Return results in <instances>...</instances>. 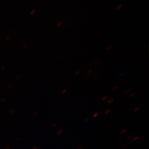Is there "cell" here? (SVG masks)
Listing matches in <instances>:
<instances>
[{
    "label": "cell",
    "instance_id": "cell-1",
    "mask_svg": "<svg viewBox=\"0 0 149 149\" xmlns=\"http://www.w3.org/2000/svg\"><path fill=\"white\" fill-rule=\"evenodd\" d=\"M112 47L113 46L112 45H110L107 48V50L108 51L110 50L112 48Z\"/></svg>",
    "mask_w": 149,
    "mask_h": 149
},
{
    "label": "cell",
    "instance_id": "cell-2",
    "mask_svg": "<svg viewBox=\"0 0 149 149\" xmlns=\"http://www.w3.org/2000/svg\"><path fill=\"white\" fill-rule=\"evenodd\" d=\"M80 71H76V72H75V73H74V76H77V75H78V74H80Z\"/></svg>",
    "mask_w": 149,
    "mask_h": 149
},
{
    "label": "cell",
    "instance_id": "cell-3",
    "mask_svg": "<svg viewBox=\"0 0 149 149\" xmlns=\"http://www.w3.org/2000/svg\"><path fill=\"white\" fill-rule=\"evenodd\" d=\"M92 71H93V69H92L88 70V71H87V73H88V74H90Z\"/></svg>",
    "mask_w": 149,
    "mask_h": 149
},
{
    "label": "cell",
    "instance_id": "cell-4",
    "mask_svg": "<svg viewBox=\"0 0 149 149\" xmlns=\"http://www.w3.org/2000/svg\"><path fill=\"white\" fill-rule=\"evenodd\" d=\"M117 86H115L114 87H113V88H112V91H115L117 89Z\"/></svg>",
    "mask_w": 149,
    "mask_h": 149
},
{
    "label": "cell",
    "instance_id": "cell-5",
    "mask_svg": "<svg viewBox=\"0 0 149 149\" xmlns=\"http://www.w3.org/2000/svg\"><path fill=\"white\" fill-rule=\"evenodd\" d=\"M135 94H135V93H131V94H130V97H133V96H134V95H135Z\"/></svg>",
    "mask_w": 149,
    "mask_h": 149
},
{
    "label": "cell",
    "instance_id": "cell-6",
    "mask_svg": "<svg viewBox=\"0 0 149 149\" xmlns=\"http://www.w3.org/2000/svg\"><path fill=\"white\" fill-rule=\"evenodd\" d=\"M107 99V96H105L104 97H103L102 98V100L103 101H105Z\"/></svg>",
    "mask_w": 149,
    "mask_h": 149
},
{
    "label": "cell",
    "instance_id": "cell-7",
    "mask_svg": "<svg viewBox=\"0 0 149 149\" xmlns=\"http://www.w3.org/2000/svg\"><path fill=\"white\" fill-rule=\"evenodd\" d=\"M67 91L66 89H64V90H63L62 91V94H65V93H66Z\"/></svg>",
    "mask_w": 149,
    "mask_h": 149
},
{
    "label": "cell",
    "instance_id": "cell-8",
    "mask_svg": "<svg viewBox=\"0 0 149 149\" xmlns=\"http://www.w3.org/2000/svg\"><path fill=\"white\" fill-rule=\"evenodd\" d=\"M113 99H110V100H109L108 101V103L110 104L112 103V102H113Z\"/></svg>",
    "mask_w": 149,
    "mask_h": 149
},
{
    "label": "cell",
    "instance_id": "cell-9",
    "mask_svg": "<svg viewBox=\"0 0 149 149\" xmlns=\"http://www.w3.org/2000/svg\"><path fill=\"white\" fill-rule=\"evenodd\" d=\"M98 114V113H95V114L94 115V116H93V117L95 118L97 117V115Z\"/></svg>",
    "mask_w": 149,
    "mask_h": 149
},
{
    "label": "cell",
    "instance_id": "cell-10",
    "mask_svg": "<svg viewBox=\"0 0 149 149\" xmlns=\"http://www.w3.org/2000/svg\"><path fill=\"white\" fill-rule=\"evenodd\" d=\"M140 109V107H137L136 108L134 109V111H136Z\"/></svg>",
    "mask_w": 149,
    "mask_h": 149
},
{
    "label": "cell",
    "instance_id": "cell-11",
    "mask_svg": "<svg viewBox=\"0 0 149 149\" xmlns=\"http://www.w3.org/2000/svg\"><path fill=\"white\" fill-rule=\"evenodd\" d=\"M139 139V137H135L134 139H133V141H137L138 139Z\"/></svg>",
    "mask_w": 149,
    "mask_h": 149
},
{
    "label": "cell",
    "instance_id": "cell-12",
    "mask_svg": "<svg viewBox=\"0 0 149 149\" xmlns=\"http://www.w3.org/2000/svg\"><path fill=\"white\" fill-rule=\"evenodd\" d=\"M130 89H127V90H126V91H125V93H129V92H130Z\"/></svg>",
    "mask_w": 149,
    "mask_h": 149
},
{
    "label": "cell",
    "instance_id": "cell-13",
    "mask_svg": "<svg viewBox=\"0 0 149 149\" xmlns=\"http://www.w3.org/2000/svg\"><path fill=\"white\" fill-rule=\"evenodd\" d=\"M110 111V110L107 109V110L105 112V113H108Z\"/></svg>",
    "mask_w": 149,
    "mask_h": 149
},
{
    "label": "cell",
    "instance_id": "cell-14",
    "mask_svg": "<svg viewBox=\"0 0 149 149\" xmlns=\"http://www.w3.org/2000/svg\"><path fill=\"white\" fill-rule=\"evenodd\" d=\"M125 131H126V130H123L122 131H121V133H122V134H123V133H125Z\"/></svg>",
    "mask_w": 149,
    "mask_h": 149
},
{
    "label": "cell",
    "instance_id": "cell-15",
    "mask_svg": "<svg viewBox=\"0 0 149 149\" xmlns=\"http://www.w3.org/2000/svg\"><path fill=\"white\" fill-rule=\"evenodd\" d=\"M123 74H124V73H121V74H119V75H120V76H122V75H123Z\"/></svg>",
    "mask_w": 149,
    "mask_h": 149
},
{
    "label": "cell",
    "instance_id": "cell-16",
    "mask_svg": "<svg viewBox=\"0 0 149 149\" xmlns=\"http://www.w3.org/2000/svg\"><path fill=\"white\" fill-rule=\"evenodd\" d=\"M10 38V36H8V37H7L6 38V40H8V38Z\"/></svg>",
    "mask_w": 149,
    "mask_h": 149
},
{
    "label": "cell",
    "instance_id": "cell-17",
    "mask_svg": "<svg viewBox=\"0 0 149 149\" xmlns=\"http://www.w3.org/2000/svg\"><path fill=\"white\" fill-rule=\"evenodd\" d=\"M125 145H123V146H122L121 147H122V148H124V147H125Z\"/></svg>",
    "mask_w": 149,
    "mask_h": 149
},
{
    "label": "cell",
    "instance_id": "cell-18",
    "mask_svg": "<svg viewBox=\"0 0 149 149\" xmlns=\"http://www.w3.org/2000/svg\"><path fill=\"white\" fill-rule=\"evenodd\" d=\"M78 149H82V148H79Z\"/></svg>",
    "mask_w": 149,
    "mask_h": 149
}]
</instances>
